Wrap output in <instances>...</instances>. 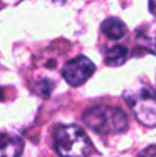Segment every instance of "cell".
<instances>
[{
	"mask_svg": "<svg viewBox=\"0 0 156 157\" xmlns=\"http://www.w3.org/2000/svg\"><path fill=\"white\" fill-rule=\"evenodd\" d=\"M53 87H54V84H53L51 80L41 78V80H39L37 83L35 84V91L37 92L40 97L47 98V97H50V94H51Z\"/></svg>",
	"mask_w": 156,
	"mask_h": 157,
	"instance_id": "obj_9",
	"label": "cell"
},
{
	"mask_svg": "<svg viewBox=\"0 0 156 157\" xmlns=\"http://www.w3.org/2000/svg\"><path fill=\"white\" fill-rule=\"evenodd\" d=\"M101 32L112 40H120L127 35V26L119 18H107L101 24Z\"/></svg>",
	"mask_w": 156,
	"mask_h": 157,
	"instance_id": "obj_6",
	"label": "cell"
},
{
	"mask_svg": "<svg viewBox=\"0 0 156 157\" xmlns=\"http://www.w3.org/2000/svg\"><path fill=\"white\" fill-rule=\"evenodd\" d=\"M83 121L97 134H119L129 127L126 113L115 106L98 105L87 109L83 114Z\"/></svg>",
	"mask_w": 156,
	"mask_h": 157,
	"instance_id": "obj_1",
	"label": "cell"
},
{
	"mask_svg": "<svg viewBox=\"0 0 156 157\" xmlns=\"http://www.w3.org/2000/svg\"><path fill=\"white\" fill-rule=\"evenodd\" d=\"M129 58V50L124 46H113L105 54V63L108 66H120Z\"/></svg>",
	"mask_w": 156,
	"mask_h": 157,
	"instance_id": "obj_8",
	"label": "cell"
},
{
	"mask_svg": "<svg viewBox=\"0 0 156 157\" xmlns=\"http://www.w3.org/2000/svg\"><path fill=\"white\" fill-rule=\"evenodd\" d=\"M24 150V142L10 132H0V157H19Z\"/></svg>",
	"mask_w": 156,
	"mask_h": 157,
	"instance_id": "obj_5",
	"label": "cell"
},
{
	"mask_svg": "<svg viewBox=\"0 0 156 157\" xmlns=\"http://www.w3.org/2000/svg\"><path fill=\"white\" fill-rule=\"evenodd\" d=\"M55 152L60 157H90L93 145L79 125H62L55 132Z\"/></svg>",
	"mask_w": 156,
	"mask_h": 157,
	"instance_id": "obj_2",
	"label": "cell"
},
{
	"mask_svg": "<svg viewBox=\"0 0 156 157\" xmlns=\"http://www.w3.org/2000/svg\"><path fill=\"white\" fill-rule=\"evenodd\" d=\"M124 99L137 120L145 127L156 125V92L146 84L124 92Z\"/></svg>",
	"mask_w": 156,
	"mask_h": 157,
	"instance_id": "obj_3",
	"label": "cell"
},
{
	"mask_svg": "<svg viewBox=\"0 0 156 157\" xmlns=\"http://www.w3.org/2000/svg\"><path fill=\"white\" fill-rule=\"evenodd\" d=\"M138 157H156V145H151L138 155Z\"/></svg>",
	"mask_w": 156,
	"mask_h": 157,
	"instance_id": "obj_10",
	"label": "cell"
},
{
	"mask_svg": "<svg viewBox=\"0 0 156 157\" xmlns=\"http://www.w3.org/2000/svg\"><path fill=\"white\" fill-rule=\"evenodd\" d=\"M96 72V65L87 57H76L68 61L62 69V77L72 87H79L84 84Z\"/></svg>",
	"mask_w": 156,
	"mask_h": 157,
	"instance_id": "obj_4",
	"label": "cell"
},
{
	"mask_svg": "<svg viewBox=\"0 0 156 157\" xmlns=\"http://www.w3.org/2000/svg\"><path fill=\"white\" fill-rule=\"evenodd\" d=\"M137 43L149 52L156 55V22L140 28L137 33Z\"/></svg>",
	"mask_w": 156,
	"mask_h": 157,
	"instance_id": "obj_7",
	"label": "cell"
},
{
	"mask_svg": "<svg viewBox=\"0 0 156 157\" xmlns=\"http://www.w3.org/2000/svg\"><path fill=\"white\" fill-rule=\"evenodd\" d=\"M148 6H149V10H151V13L156 17V0H154V2H149Z\"/></svg>",
	"mask_w": 156,
	"mask_h": 157,
	"instance_id": "obj_11",
	"label": "cell"
}]
</instances>
